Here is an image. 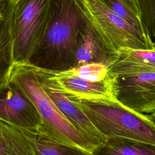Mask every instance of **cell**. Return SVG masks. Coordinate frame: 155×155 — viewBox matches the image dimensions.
Wrapping results in <instances>:
<instances>
[{
    "mask_svg": "<svg viewBox=\"0 0 155 155\" xmlns=\"http://www.w3.org/2000/svg\"><path fill=\"white\" fill-rule=\"evenodd\" d=\"M87 23L78 0H51L45 32L28 62L53 72L74 68L77 37Z\"/></svg>",
    "mask_w": 155,
    "mask_h": 155,
    "instance_id": "cell-1",
    "label": "cell"
},
{
    "mask_svg": "<svg viewBox=\"0 0 155 155\" xmlns=\"http://www.w3.org/2000/svg\"><path fill=\"white\" fill-rule=\"evenodd\" d=\"M18 85L36 107L42 120L39 134L61 143L80 147L93 154L97 147L65 117L42 87L35 67L15 62L10 80Z\"/></svg>",
    "mask_w": 155,
    "mask_h": 155,
    "instance_id": "cell-2",
    "label": "cell"
},
{
    "mask_svg": "<svg viewBox=\"0 0 155 155\" xmlns=\"http://www.w3.org/2000/svg\"><path fill=\"white\" fill-rule=\"evenodd\" d=\"M67 97L107 139L122 137L155 144V124L149 114L137 113L116 99L88 101Z\"/></svg>",
    "mask_w": 155,
    "mask_h": 155,
    "instance_id": "cell-3",
    "label": "cell"
},
{
    "mask_svg": "<svg viewBox=\"0 0 155 155\" xmlns=\"http://www.w3.org/2000/svg\"><path fill=\"white\" fill-rule=\"evenodd\" d=\"M82 10L105 50L114 59L123 47L154 50L151 38L145 37L112 11L102 0H78Z\"/></svg>",
    "mask_w": 155,
    "mask_h": 155,
    "instance_id": "cell-4",
    "label": "cell"
},
{
    "mask_svg": "<svg viewBox=\"0 0 155 155\" xmlns=\"http://www.w3.org/2000/svg\"><path fill=\"white\" fill-rule=\"evenodd\" d=\"M51 0L13 2L12 33L15 62H28L41 41L50 18Z\"/></svg>",
    "mask_w": 155,
    "mask_h": 155,
    "instance_id": "cell-5",
    "label": "cell"
},
{
    "mask_svg": "<svg viewBox=\"0 0 155 155\" xmlns=\"http://www.w3.org/2000/svg\"><path fill=\"white\" fill-rule=\"evenodd\" d=\"M0 120L19 130L39 133L42 120L34 104L12 81L0 90Z\"/></svg>",
    "mask_w": 155,
    "mask_h": 155,
    "instance_id": "cell-6",
    "label": "cell"
},
{
    "mask_svg": "<svg viewBox=\"0 0 155 155\" xmlns=\"http://www.w3.org/2000/svg\"><path fill=\"white\" fill-rule=\"evenodd\" d=\"M115 98L137 113H155V73H141L117 78Z\"/></svg>",
    "mask_w": 155,
    "mask_h": 155,
    "instance_id": "cell-7",
    "label": "cell"
},
{
    "mask_svg": "<svg viewBox=\"0 0 155 155\" xmlns=\"http://www.w3.org/2000/svg\"><path fill=\"white\" fill-rule=\"evenodd\" d=\"M49 82L65 96L88 101L116 99L117 78L110 74L104 81L91 82L78 77H57L38 68Z\"/></svg>",
    "mask_w": 155,
    "mask_h": 155,
    "instance_id": "cell-8",
    "label": "cell"
},
{
    "mask_svg": "<svg viewBox=\"0 0 155 155\" xmlns=\"http://www.w3.org/2000/svg\"><path fill=\"white\" fill-rule=\"evenodd\" d=\"M35 68L45 92L69 122L97 148L103 145L107 138L96 128L84 113L63 93L55 88L37 67Z\"/></svg>",
    "mask_w": 155,
    "mask_h": 155,
    "instance_id": "cell-9",
    "label": "cell"
},
{
    "mask_svg": "<svg viewBox=\"0 0 155 155\" xmlns=\"http://www.w3.org/2000/svg\"><path fill=\"white\" fill-rule=\"evenodd\" d=\"M108 71L116 78L141 73H155V49L120 48L114 62L108 67Z\"/></svg>",
    "mask_w": 155,
    "mask_h": 155,
    "instance_id": "cell-10",
    "label": "cell"
},
{
    "mask_svg": "<svg viewBox=\"0 0 155 155\" xmlns=\"http://www.w3.org/2000/svg\"><path fill=\"white\" fill-rule=\"evenodd\" d=\"M13 4L12 0L0 1V90L9 82L15 63L12 33Z\"/></svg>",
    "mask_w": 155,
    "mask_h": 155,
    "instance_id": "cell-11",
    "label": "cell"
},
{
    "mask_svg": "<svg viewBox=\"0 0 155 155\" xmlns=\"http://www.w3.org/2000/svg\"><path fill=\"white\" fill-rule=\"evenodd\" d=\"M74 67L88 63H101L109 67L114 59L104 48L88 21L79 33L76 44Z\"/></svg>",
    "mask_w": 155,
    "mask_h": 155,
    "instance_id": "cell-12",
    "label": "cell"
},
{
    "mask_svg": "<svg viewBox=\"0 0 155 155\" xmlns=\"http://www.w3.org/2000/svg\"><path fill=\"white\" fill-rule=\"evenodd\" d=\"M93 155H155V144L122 137L108 138Z\"/></svg>",
    "mask_w": 155,
    "mask_h": 155,
    "instance_id": "cell-13",
    "label": "cell"
},
{
    "mask_svg": "<svg viewBox=\"0 0 155 155\" xmlns=\"http://www.w3.org/2000/svg\"><path fill=\"white\" fill-rule=\"evenodd\" d=\"M37 155H93L80 147L54 140L42 134L21 130Z\"/></svg>",
    "mask_w": 155,
    "mask_h": 155,
    "instance_id": "cell-14",
    "label": "cell"
},
{
    "mask_svg": "<svg viewBox=\"0 0 155 155\" xmlns=\"http://www.w3.org/2000/svg\"><path fill=\"white\" fill-rule=\"evenodd\" d=\"M0 155H37L24 134L0 120Z\"/></svg>",
    "mask_w": 155,
    "mask_h": 155,
    "instance_id": "cell-15",
    "label": "cell"
},
{
    "mask_svg": "<svg viewBox=\"0 0 155 155\" xmlns=\"http://www.w3.org/2000/svg\"><path fill=\"white\" fill-rule=\"evenodd\" d=\"M49 71L57 77H78L91 82H100L110 76L108 67L101 63H88L60 72Z\"/></svg>",
    "mask_w": 155,
    "mask_h": 155,
    "instance_id": "cell-16",
    "label": "cell"
},
{
    "mask_svg": "<svg viewBox=\"0 0 155 155\" xmlns=\"http://www.w3.org/2000/svg\"><path fill=\"white\" fill-rule=\"evenodd\" d=\"M102 1L118 16L127 22L139 33L145 37L151 38L144 25L142 17L136 15L117 0Z\"/></svg>",
    "mask_w": 155,
    "mask_h": 155,
    "instance_id": "cell-17",
    "label": "cell"
},
{
    "mask_svg": "<svg viewBox=\"0 0 155 155\" xmlns=\"http://www.w3.org/2000/svg\"><path fill=\"white\" fill-rule=\"evenodd\" d=\"M144 25L152 39H155V0H137Z\"/></svg>",
    "mask_w": 155,
    "mask_h": 155,
    "instance_id": "cell-18",
    "label": "cell"
},
{
    "mask_svg": "<svg viewBox=\"0 0 155 155\" xmlns=\"http://www.w3.org/2000/svg\"><path fill=\"white\" fill-rule=\"evenodd\" d=\"M130 10L133 11L136 15L142 17L140 8L137 0H117Z\"/></svg>",
    "mask_w": 155,
    "mask_h": 155,
    "instance_id": "cell-19",
    "label": "cell"
},
{
    "mask_svg": "<svg viewBox=\"0 0 155 155\" xmlns=\"http://www.w3.org/2000/svg\"><path fill=\"white\" fill-rule=\"evenodd\" d=\"M149 115L150 116V117H151L152 120L153 121V122H154V124H155V113H153V114H149Z\"/></svg>",
    "mask_w": 155,
    "mask_h": 155,
    "instance_id": "cell-20",
    "label": "cell"
},
{
    "mask_svg": "<svg viewBox=\"0 0 155 155\" xmlns=\"http://www.w3.org/2000/svg\"><path fill=\"white\" fill-rule=\"evenodd\" d=\"M13 2H16V1H19V0H12Z\"/></svg>",
    "mask_w": 155,
    "mask_h": 155,
    "instance_id": "cell-21",
    "label": "cell"
},
{
    "mask_svg": "<svg viewBox=\"0 0 155 155\" xmlns=\"http://www.w3.org/2000/svg\"><path fill=\"white\" fill-rule=\"evenodd\" d=\"M154 44H155V42H154Z\"/></svg>",
    "mask_w": 155,
    "mask_h": 155,
    "instance_id": "cell-22",
    "label": "cell"
},
{
    "mask_svg": "<svg viewBox=\"0 0 155 155\" xmlns=\"http://www.w3.org/2000/svg\"><path fill=\"white\" fill-rule=\"evenodd\" d=\"M0 1H1V0H0Z\"/></svg>",
    "mask_w": 155,
    "mask_h": 155,
    "instance_id": "cell-23",
    "label": "cell"
}]
</instances>
